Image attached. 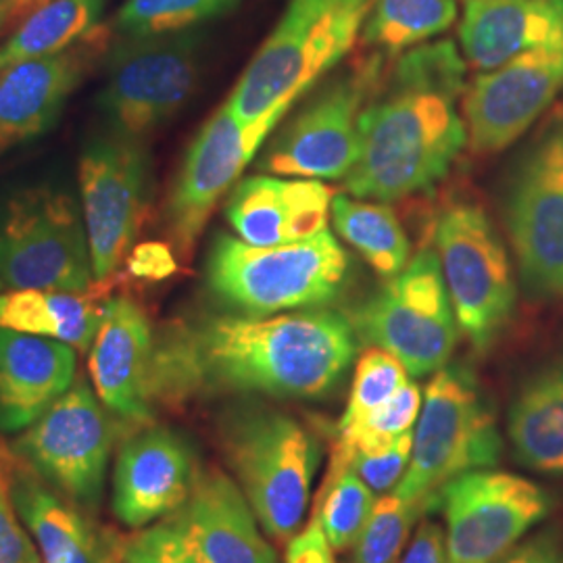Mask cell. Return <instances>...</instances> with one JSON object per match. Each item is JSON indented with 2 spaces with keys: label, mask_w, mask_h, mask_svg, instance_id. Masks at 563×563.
Returning a JSON list of instances; mask_svg holds the SVG:
<instances>
[{
  "label": "cell",
  "mask_w": 563,
  "mask_h": 563,
  "mask_svg": "<svg viewBox=\"0 0 563 563\" xmlns=\"http://www.w3.org/2000/svg\"><path fill=\"white\" fill-rule=\"evenodd\" d=\"M128 262H130L128 263L130 272L136 278H144V280H163L172 276L178 267L169 244H163V242H148L132 249V255L128 257Z\"/></svg>",
  "instance_id": "cell-39"
},
{
  "label": "cell",
  "mask_w": 563,
  "mask_h": 563,
  "mask_svg": "<svg viewBox=\"0 0 563 563\" xmlns=\"http://www.w3.org/2000/svg\"><path fill=\"white\" fill-rule=\"evenodd\" d=\"M505 228L523 290L541 301L563 299V123L547 128L516 165Z\"/></svg>",
  "instance_id": "cell-17"
},
{
  "label": "cell",
  "mask_w": 563,
  "mask_h": 563,
  "mask_svg": "<svg viewBox=\"0 0 563 563\" xmlns=\"http://www.w3.org/2000/svg\"><path fill=\"white\" fill-rule=\"evenodd\" d=\"M109 290L111 282L86 292L9 288L0 292V328L65 342L84 353L95 341Z\"/></svg>",
  "instance_id": "cell-27"
},
{
  "label": "cell",
  "mask_w": 563,
  "mask_h": 563,
  "mask_svg": "<svg viewBox=\"0 0 563 563\" xmlns=\"http://www.w3.org/2000/svg\"><path fill=\"white\" fill-rule=\"evenodd\" d=\"M434 242L460 332L486 353L511 322L518 301L499 232L481 207L455 202L441 213Z\"/></svg>",
  "instance_id": "cell-12"
},
{
  "label": "cell",
  "mask_w": 563,
  "mask_h": 563,
  "mask_svg": "<svg viewBox=\"0 0 563 563\" xmlns=\"http://www.w3.org/2000/svg\"><path fill=\"white\" fill-rule=\"evenodd\" d=\"M563 92V46H544L483 71L462 97L467 142L476 153L511 146Z\"/></svg>",
  "instance_id": "cell-18"
},
{
  "label": "cell",
  "mask_w": 563,
  "mask_h": 563,
  "mask_svg": "<svg viewBox=\"0 0 563 563\" xmlns=\"http://www.w3.org/2000/svg\"><path fill=\"white\" fill-rule=\"evenodd\" d=\"M349 278L351 257L328 230L280 246H255L222 232L205 263L213 299L251 318L325 307L341 297Z\"/></svg>",
  "instance_id": "cell-4"
},
{
  "label": "cell",
  "mask_w": 563,
  "mask_h": 563,
  "mask_svg": "<svg viewBox=\"0 0 563 563\" xmlns=\"http://www.w3.org/2000/svg\"><path fill=\"white\" fill-rule=\"evenodd\" d=\"M332 547L325 539L320 516L313 514V518L297 532L286 547V563H334Z\"/></svg>",
  "instance_id": "cell-38"
},
{
  "label": "cell",
  "mask_w": 563,
  "mask_h": 563,
  "mask_svg": "<svg viewBox=\"0 0 563 563\" xmlns=\"http://www.w3.org/2000/svg\"><path fill=\"white\" fill-rule=\"evenodd\" d=\"M332 201V188L320 180L253 176L232 188L225 220L241 241L280 246L325 232Z\"/></svg>",
  "instance_id": "cell-22"
},
{
  "label": "cell",
  "mask_w": 563,
  "mask_h": 563,
  "mask_svg": "<svg viewBox=\"0 0 563 563\" xmlns=\"http://www.w3.org/2000/svg\"><path fill=\"white\" fill-rule=\"evenodd\" d=\"M104 0H48L0 44V71L21 60L57 55L99 30Z\"/></svg>",
  "instance_id": "cell-28"
},
{
  "label": "cell",
  "mask_w": 563,
  "mask_h": 563,
  "mask_svg": "<svg viewBox=\"0 0 563 563\" xmlns=\"http://www.w3.org/2000/svg\"><path fill=\"white\" fill-rule=\"evenodd\" d=\"M0 563H42L38 547L11 497L9 449L0 444Z\"/></svg>",
  "instance_id": "cell-36"
},
{
  "label": "cell",
  "mask_w": 563,
  "mask_h": 563,
  "mask_svg": "<svg viewBox=\"0 0 563 563\" xmlns=\"http://www.w3.org/2000/svg\"><path fill=\"white\" fill-rule=\"evenodd\" d=\"M407 374L405 365L393 353L378 346L367 349L355 363L353 388L336 430L365 420L409 380Z\"/></svg>",
  "instance_id": "cell-34"
},
{
  "label": "cell",
  "mask_w": 563,
  "mask_h": 563,
  "mask_svg": "<svg viewBox=\"0 0 563 563\" xmlns=\"http://www.w3.org/2000/svg\"><path fill=\"white\" fill-rule=\"evenodd\" d=\"M355 353L357 334L339 311L184 318L155 334L148 401L153 409L216 395L320 401L341 386Z\"/></svg>",
  "instance_id": "cell-1"
},
{
  "label": "cell",
  "mask_w": 563,
  "mask_h": 563,
  "mask_svg": "<svg viewBox=\"0 0 563 563\" xmlns=\"http://www.w3.org/2000/svg\"><path fill=\"white\" fill-rule=\"evenodd\" d=\"M463 57L490 71L523 53L563 46V0H465Z\"/></svg>",
  "instance_id": "cell-25"
},
{
  "label": "cell",
  "mask_w": 563,
  "mask_h": 563,
  "mask_svg": "<svg viewBox=\"0 0 563 563\" xmlns=\"http://www.w3.org/2000/svg\"><path fill=\"white\" fill-rule=\"evenodd\" d=\"M121 563H280L241 486L222 470L199 474L190 497L121 544Z\"/></svg>",
  "instance_id": "cell-8"
},
{
  "label": "cell",
  "mask_w": 563,
  "mask_h": 563,
  "mask_svg": "<svg viewBox=\"0 0 563 563\" xmlns=\"http://www.w3.org/2000/svg\"><path fill=\"white\" fill-rule=\"evenodd\" d=\"M501 453L495 409L476 374L463 363H446L423 390L413 455L395 493L426 499L465 472L493 467Z\"/></svg>",
  "instance_id": "cell-6"
},
{
  "label": "cell",
  "mask_w": 563,
  "mask_h": 563,
  "mask_svg": "<svg viewBox=\"0 0 563 563\" xmlns=\"http://www.w3.org/2000/svg\"><path fill=\"white\" fill-rule=\"evenodd\" d=\"M380 55H369L313 101L267 146L257 167L267 176L302 180H344L362 151L363 109L383 78Z\"/></svg>",
  "instance_id": "cell-15"
},
{
  "label": "cell",
  "mask_w": 563,
  "mask_h": 563,
  "mask_svg": "<svg viewBox=\"0 0 563 563\" xmlns=\"http://www.w3.org/2000/svg\"><path fill=\"white\" fill-rule=\"evenodd\" d=\"M76 367L74 346L0 328V432L36 422L76 383Z\"/></svg>",
  "instance_id": "cell-23"
},
{
  "label": "cell",
  "mask_w": 563,
  "mask_h": 563,
  "mask_svg": "<svg viewBox=\"0 0 563 563\" xmlns=\"http://www.w3.org/2000/svg\"><path fill=\"white\" fill-rule=\"evenodd\" d=\"M155 330L144 309L128 297L102 302L101 322L88 349V372L102 405L130 430L153 423L148 372Z\"/></svg>",
  "instance_id": "cell-20"
},
{
  "label": "cell",
  "mask_w": 563,
  "mask_h": 563,
  "mask_svg": "<svg viewBox=\"0 0 563 563\" xmlns=\"http://www.w3.org/2000/svg\"><path fill=\"white\" fill-rule=\"evenodd\" d=\"M411 455H413V430L405 432L390 444L351 455L346 462L342 463L341 470H334L328 474L353 470L374 493H386V490H395L397 484L401 483L411 463Z\"/></svg>",
  "instance_id": "cell-35"
},
{
  "label": "cell",
  "mask_w": 563,
  "mask_h": 563,
  "mask_svg": "<svg viewBox=\"0 0 563 563\" xmlns=\"http://www.w3.org/2000/svg\"><path fill=\"white\" fill-rule=\"evenodd\" d=\"M9 449V446H7ZM11 497L42 563H121V551L95 522L9 451Z\"/></svg>",
  "instance_id": "cell-24"
},
{
  "label": "cell",
  "mask_w": 563,
  "mask_h": 563,
  "mask_svg": "<svg viewBox=\"0 0 563 563\" xmlns=\"http://www.w3.org/2000/svg\"><path fill=\"white\" fill-rule=\"evenodd\" d=\"M241 0H128L115 18L120 36H153L192 30Z\"/></svg>",
  "instance_id": "cell-33"
},
{
  "label": "cell",
  "mask_w": 563,
  "mask_h": 563,
  "mask_svg": "<svg viewBox=\"0 0 563 563\" xmlns=\"http://www.w3.org/2000/svg\"><path fill=\"white\" fill-rule=\"evenodd\" d=\"M376 501L374 490L353 470L325 474L313 514L320 516L325 539L334 551L355 547Z\"/></svg>",
  "instance_id": "cell-31"
},
{
  "label": "cell",
  "mask_w": 563,
  "mask_h": 563,
  "mask_svg": "<svg viewBox=\"0 0 563 563\" xmlns=\"http://www.w3.org/2000/svg\"><path fill=\"white\" fill-rule=\"evenodd\" d=\"M299 97H290L263 118L241 121L223 104L190 144L165 205V230L176 255L190 262L218 202L241 180L267 136Z\"/></svg>",
  "instance_id": "cell-14"
},
{
  "label": "cell",
  "mask_w": 563,
  "mask_h": 563,
  "mask_svg": "<svg viewBox=\"0 0 563 563\" xmlns=\"http://www.w3.org/2000/svg\"><path fill=\"white\" fill-rule=\"evenodd\" d=\"M346 318L360 341L393 353L413 378L443 369L460 341L441 262L430 249Z\"/></svg>",
  "instance_id": "cell-10"
},
{
  "label": "cell",
  "mask_w": 563,
  "mask_h": 563,
  "mask_svg": "<svg viewBox=\"0 0 563 563\" xmlns=\"http://www.w3.org/2000/svg\"><path fill=\"white\" fill-rule=\"evenodd\" d=\"M153 192L151 155L142 141L107 132L80 155L81 216L95 284L111 282L128 262Z\"/></svg>",
  "instance_id": "cell-16"
},
{
  "label": "cell",
  "mask_w": 563,
  "mask_h": 563,
  "mask_svg": "<svg viewBox=\"0 0 563 563\" xmlns=\"http://www.w3.org/2000/svg\"><path fill=\"white\" fill-rule=\"evenodd\" d=\"M201 32L121 36L104 55L99 111L109 132L146 141L195 95L201 76Z\"/></svg>",
  "instance_id": "cell-9"
},
{
  "label": "cell",
  "mask_w": 563,
  "mask_h": 563,
  "mask_svg": "<svg viewBox=\"0 0 563 563\" xmlns=\"http://www.w3.org/2000/svg\"><path fill=\"white\" fill-rule=\"evenodd\" d=\"M399 563H449L446 537L437 522H423Z\"/></svg>",
  "instance_id": "cell-40"
},
{
  "label": "cell",
  "mask_w": 563,
  "mask_h": 563,
  "mask_svg": "<svg viewBox=\"0 0 563 563\" xmlns=\"http://www.w3.org/2000/svg\"><path fill=\"white\" fill-rule=\"evenodd\" d=\"M446 522L449 563H495L543 522L555 499L541 484L499 470H472L426 497Z\"/></svg>",
  "instance_id": "cell-13"
},
{
  "label": "cell",
  "mask_w": 563,
  "mask_h": 563,
  "mask_svg": "<svg viewBox=\"0 0 563 563\" xmlns=\"http://www.w3.org/2000/svg\"><path fill=\"white\" fill-rule=\"evenodd\" d=\"M201 470L195 449L167 426H142L123 441L113 472V514L141 530L176 511L192 493Z\"/></svg>",
  "instance_id": "cell-19"
},
{
  "label": "cell",
  "mask_w": 563,
  "mask_h": 563,
  "mask_svg": "<svg viewBox=\"0 0 563 563\" xmlns=\"http://www.w3.org/2000/svg\"><path fill=\"white\" fill-rule=\"evenodd\" d=\"M334 228L365 263L380 276L395 278L409 263V241L395 211L386 202L336 197L332 201Z\"/></svg>",
  "instance_id": "cell-29"
},
{
  "label": "cell",
  "mask_w": 563,
  "mask_h": 563,
  "mask_svg": "<svg viewBox=\"0 0 563 563\" xmlns=\"http://www.w3.org/2000/svg\"><path fill=\"white\" fill-rule=\"evenodd\" d=\"M457 20L455 0H376L362 30L372 55L390 59L430 41Z\"/></svg>",
  "instance_id": "cell-30"
},
{
  "label": "cell",
  "mask_w": 563,
  "mask_h": 563,
  "mask_svg": "<svg viewBox=\"0 0 563 563\" xmlns=\"http://www.w3.org/2000/svg\"><path fill=\"white\" fill-rule=\"evenodd\" d=\"M99 30L76 46L0 71V155L36 141L59 120L65 102L99 55Z\"/></svg>",
  "instance_id": "cell-21"
},
{
  "label": "cell",
  "mask_w": 563,
  "mask_h": 563,
  "mask_svg": "<svg viewBox=\"0 0 563 563\" xmlns=\"http://www.w3.org/2000/svg\"><path fill=\"white\" fill-rule=\"evenodd\" d=\"M48 0H20V18H27L32 11H36L42 4H46Z\"/></svg>",
  "instance_id": "cell-42"
},
{
  "label": "cell",
  "mask_w": 563,
  "mask_h": 563,
  "mask_svg": "<svg viewBox=\"0 0 563 563\" xmlns=\"http://www.w3.org/2000/svg\"><path fill=\"white\" fill-rule=\"evenodd\" d=\"M376 0H290L286 13L234 86L228 109L255 121L302 97L362 36Z\"/></svg>",
  "instance_id": "cell-5"
},
{
  "label": "cell",
  "mask_w": 563,
  "mask_h": 563,
  "mask_svg": "<svg viewBox=\"0 0 563 563\" xmlns=\"http://www.w3.org/2000/svg\"><path fill=\"white\" fill-rule=\"evenodd\" d=\"M15 20H20V0H0V34Z\"/></svg>",
  "instance_id": "cell-41"
},
{
  "label": "cell",
  "mask_w": 563,
  "mask_h": 563,
  "mask_svg": "<svg viewBox=\"0 0 563 563\" xmlns=\"http://www.w3.org/2000/svg\"><path fill=\"white\" fill-rule=\"evenodd\" d=\"M4 290H7V284L0 278V292H4Z\"/></svg>",
  "instance_id": "cell-43"
},
{
  "label": "cell",
  "mask_w": 563,
  "mask_h": 563,
  "mask_svg": "<svg viewBox=\"0 0 563 563\" xmlns=\"http://www.w3.org/2000/svg\"><path fill=\"white\" fill-rule=\"evenodd\" d=\"M423 514L426 499H402L395 490L378 499L355 543L353 563H399L409 532Z\"/></svg>",
  "instance_id": "cell-32"
},
{
  "label": "cell",
  "mask_w": 563,
  "mask_h": 563,
  "mask_svg": "<svg viewBox=\"0 0 563 563\" xmlns=\"http://www.w3.org/2000/svg\"><path fill=\"white\" fill-rule=\"evenodd\" d=\"M463 90L465 60L453 42L402 53L363 109L362 151L344 178L346 192L390 202L432 190L467 142L457 111Z\"/></svg>",
  "instance_id": "cell-2"
},
{
  "label": "cell",
  "mask_w": 563,
  "mask_h": 563,
  "mask_svg": "<svg viewBox=\"0 0 563 563\" xmlns=\"http://www.w3.org/2000/svg\"><path fill=\"white\" fill-rule=\"evenodd\" d=\"M120 430H130L86 380H76L9 451L81 511H97Z\"/></svg>",
  "instance_id": "cell-11"
},
{
  "label": "cell",
  "mask_w": 563,
  "mask_h": 563,
  "mask_svg": "<svg viewBox=\"0 0 563 563\" xmlns=\"http://www.w3.org/2000/svg\"><path fill=\"white\" fill-rule=\"evenodd\" d=\"M220 444L263 532L278 543L290 541L322 463L320 439L280 409L244 401L223 411Z\"/></svg>",
  "instance_id": "cell-3"
},
{
  "label": "cell",
  "mask_w": 563,
  "mask_h": 563,
  "mask_svg": "<svg viewBox=\"0 0 563 563\" xmlns=\"http://www.w3.org/2000/svg\"><path fill=\"white\" fill-rule=\"evenodd\" d=\"M495 563H563V532L549 526L522 539Z\"/></svg>",
  "instance_id": "cell-37"
},
{
  "label": "cell",
  "mask_w": 563,
  "mask_h": 563,
  "mask_svg": "<svg viewBox=\"0 0 563 563\" xmlns=\"http://www.w3.org/2000/svg\"><path fill=\"white\" fill-rule=\"evenodd\" d=\"M0 278L11 290L95 286L84 216L65 188L34 184L0 197Z\"/></svg>",
  "instance_id": "cell-7"
},
{
  "label": "cell",
  "mask_w": 563,
  "mask_h": 563,
  "mask_svg": "<svg viewBox=\"0 0 563 563\" xmlns=\"http://www.w3.org/2000/svg\"><path fill=\"white\" fill-rule=\"evenodd\" d=\"M507 437L522 467L563 474V357L541 365L518 388L507 413Z\"/></svg>",
  "instance_id": "cell-26"
}]
</instances>
